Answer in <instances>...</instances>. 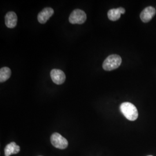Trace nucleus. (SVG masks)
Returning a JSON list of instances; mask_svg holds the SVG:
<instances>
[{"instance_id":"f257e3e1","label":"nucleus","mask_w":156,"mask_h":156,"mask_svg":"<svg viewBox=\"0 0 156 156\" xmlns=\"http://www.w3.org/2000/svg\"><path fill=\"white\" fill-rule=\"evenodd\" d=\"M120 109L123 115L130 121H135L138 117L137 108L130 102H123L120 106Z\"/></svg>"},{"instance_id":"1a4fd4ad","label":"nucleus","mask_w":156,"mask_h":156,"mask_svg":"<svg viewBox=\"0 0 156 156\" xmlns=\"http://www.w3.org/2000/svg\"><path fill=\"white\" fill-rule=\"evenodd\" d=\"M125 9L122 7L116 9H111L108 12V17L111 21H116L120 18L121 15L125 13Z\"/></svg>"},{"instance_id":"f03ea898","label":"nucleus","mask_w":156,"mask_h":156,"mask_svg":"<svg viewBox=\"0 0 156 156\" xmlns=\"http://www.w3.org/2000/svg\"><path fill=\"white\" fill-rule=\"evenodd\" d=\"M122 62V60L120 56L117 55H112L105 60L102 64V68L106 71H111L120 67Z\"/></svg>"},{"instance_id":"423d86ee","label":"nucleus","mask_w":156,"mask_h":156,"mask_svg":"<svg viewBox=\"0 0 156 156\" xmlns=\"http://www.w3.org/2000/svg\"><path fill=\"white\" fill-rule=\"evenodd\" d=\"M156 9L153 6H148L145 8L140 15L141 20L144 23L150 22L156 15Z\"/></svg>"},{"instance_id":"6e6552de","label":"nucleus","mask_w":156,"mask_h":156,"mask_svg":"<svg viewBox=\"0 0 156 156\" xmlns=\"http://www.w3.org/2000/svg\"><path fill=\"white\" fill-rule=\"evenodd\" d=\"M17 21L16 14L14 12H9L5 17V22L7 27L13 28L16 27Z\"/></svg>"},{"instance_id":"39448f33","label":"nucleus","mask_w":156,"mask_h":156,"mask_svg":"<svg viewBox=\"0 0 156 156\" xmlns=\"http://www.w3.org/2000/svg\"><path fill=\"white\" fill-rule=\"evenodd\" d=\"M50 77L53 82L58 85L63 83L66 78L64 73L62 70L58 69H53L51 71Z\"/></svg>"},{"instance_id":"f8f14e48","label":"nucleus","mask_w":156,"mask_h":156,"mask_svg":"<svg viewBox=\"0 0 156 156\" xmlns=\"http://www.w3.org/2000/svg\"></svg>"},{"instance_id":"20e7f679","label":"nucleus","mask_w":156,"mask_h":156,"mask_svg":"<svg viewBox=\"0 0 156 156\" xmlns=\"http://www.w3.org/2000/svg\"><path fill=\"white\" fill-rule=\"evenodd\" d=\"M50 141L53 146L60 149H64L67 148L68 145V140L57 133H55L51 135Z\"/></svg>"},{"instance_id":"9d476101","label":"nucleus","mask_w":156,"mask_h":156,"mask_svg":"<svg viewBox=\"0 0 156 156\" xmlns=\"http://www.w3.org/2000/svg\"><path fill=\"white\" fill-rule=\"evenodd\" d=\"M19 146L16 145L15 142H12L8 144L5 148V156H10L11 154H15L20 151Z\"/></svg>"},{"instance_id":"0eeeda50","label":"nucleus","mask_w":156,"mask_h":156,"mask_svg":"<svg viewBox=\"0 0 156 156\" xmlns=\"http://www.w3.org/2000/svg\"><path fill=\"white\" fill-rule=\"evenodd\" d=\"M54 14V10L51 8H45L40 12L38 15V20L41 24H45Z\"/></svg>"},{"instance_id":"7ed1b4c3","label":"nucleus","mask_w":156,"mask_h":156,"mask_svg":"<svg viewBox=\"0 0 156 156\" xmlns=\"http://www.w3.org/2000/svg\"><path fill=\"white\" fill-rule=\"evenodd\" d=\"M87 19L86 13L80 9H75L69 17V22L71 24H82L86 22Z\"/></svg>"},{"instance_id":"9b49d317","label":"nucleus","mask_w":156,"mask_h":156,"mask_svg":"<svg viewBox=\"0 0 156 156\" xmlns=\"http://www.w3.org/2000/svg\"><path fill=\"white\" fill-rule=\"evenodd\" d=\"M11 76V70L8 67H3L0 69V82L6 81Z\"/></svg>"}]
</instances>
